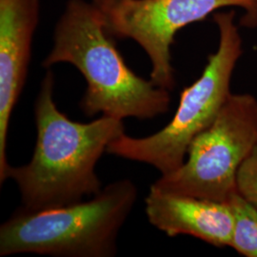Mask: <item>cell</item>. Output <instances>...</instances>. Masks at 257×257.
Masks as SVG:
<instances>
[{"label":"cell","instance_id":"6","mask_svg":"<svg viewBox=\"0 0 257 257\" xmlns=\"http://www.w3.org/2000/svg\"><path fill=\"white\" fill-rule=\"evenodd\" d=\"M92 4L109 36L131 38L144 49L153 66L151 80L168 91L175 87L171 47L178 31L229 6L247 11V25L257 21L256 0H93Z\"/></svg>","mask_w":257,"mask_h":257},{"label":"cell","instance_id":"4","mask_svg":"<svg viewBox=\"0 0 257 257\" xmlns=\"http://www.w3.org/2000/svg\"><path fill=\"white\" fill-rule=\"evenodd\" d=\"M233 17V12L214 16L220 33L218 49L209 55L200 77L181 92L171 122L147 138L123 134L110 143L107 153L152 165L161 175L183 164L193 138L214 121L231 94V75L242 55V40Z\"/></svg>","mask_w":257,"mask_h":257},{"label":"cell","instance_id":"9","mask_svg":"<svg viewBox=\"0 0 257 257\" xmlns=\"http://www.w3.org/2000/svg\"><path fill=\"white\" fill-rule=\"evenodd\" d=\"M233 227L230 247L239 254L257 257V209L237 192L229 200Z\"/></svg>","mask_w":257,"mask_h":257},{"label":"cell","instance_id":"7","mask_svg":"<svg viewBox=\"0 0 257 257\" xmlns=\"http://www.w3.org/2000/svg\"><path fill=\"white\" fill-rule=\"evenodd\" d=\"M38 0H0V183L7 180V136L12 112L27 78Z\"/></svg>","mask_w":257,"mask_h":257},{"label":"cell","instance_id":"8","mask_svg":"<svg viewBox=\"0 0 257 257\" xmlns=\"http://www.w3.org/2000/svg\"><path fill=\"white\" fill-rule=\"evenodd\" d=\"M145 203L149 222L168 236L186 234L216 248L230 247L233 227L230 203L163 193L152 188Z\"/></svg>","mask_w":257,"mask_h":257},{"label":"cell","instance_id":"2","mask_svg":"<svg viewBox=\"0 0 257 257\" xmlns=\"http://www.w3.org/2000/svg\"><path fill=\"white\" fill-rule=\"evenodd\" d=\"M61 62L74 65L87 82L80 109L88 116L152 119L169 110L170 91L128 68L93 4L68 3L55 29L53 50L42 65L50 68Z\"/></svg>","mask_w":257,"mask_h":257},{"label":"cell","instance_id":"5","mask_svg":"<svg viewBox=\"0 0 257 257\" xmlns=\"http://www.w3.org/2000/svg\"><path fill=\"white\" fill-rule=\"evenodd\" d=\"M257 145V99L231 93L216 118L193 138L182 165L161 175L152 189L229 202L241 165Z\"/></svg>","mask_w":257,"mask_h":257},{"label":"cell","instance_id":"11","mask_svg":"<svg viewBox=\"0 0 257 257\" xmlns=\"http://www.w3.org/2000/svg\"><path fill=\"white\" fill-rule=\"evenodd\" d=\"M256 3H257V0H256Z\"/></svg>","mask_w":257,"mask_h":257},{"label":"cell","instance_id":"1","mask_svg":"<svg viewBox=\"0 0 257 257\" xmlns=\"http://www.w3.org/2000/svg\"><path fill=\"white\" fill-rule=\"evenodd\" d=\"M54 74L48 72L35 103L37 138L26 165L10 167L7 179L19 187L22 209L44 211L82 201L102 190L95 167L110 143L125 134L110 116L89 123L69 119L54 100Z\"/></svg>","mask_w":257,"mask_h":257},{"label":"cell","instance_id":"10","mask_svg":"<svg viewBox=\"0 0 257 257\" xmlns=\"http://www.w3.org/2000/svg\"><path fill=\"white\" fill-rule=\"evenodd\" d=\"M236 192L257 209V145L239 169Z\"/></svg>","mask_w":257,"mask_h":257},{"label":"cell","instance_id":"3","mask_svg":"<svg viewBox=\"0 0 257 257\" xmlns=\"http://www.w3.org/2000/svg\"><path fill=\"white\" fill-rule=\"evenodd\" d=\"M138 198L130 179L107 185L89 201L44 211L22 208L0 227V256L112 257Z\"/></svg>","mask_w":257,"mask_h":257}]
</instances>
